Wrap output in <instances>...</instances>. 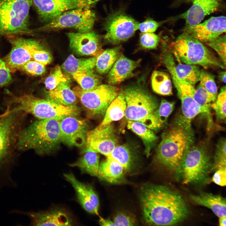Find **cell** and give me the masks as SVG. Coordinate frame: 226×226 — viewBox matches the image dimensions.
<instances>
[{
	"label": "cell",
	"mask_w": 226,
	"mask_h": 226,
	"mask_svg": "<svg viewBox=\"0 0 226 226\" xmlns=\"http://www.w3.org/2000/svg\"><path fill=\"white\" fill-rule=\"evenodd\" d=\"M140 199L143 221L149 225H176L187 218L190 213L182 196L165 186L143 187Z\"/></svg>",
	"instance_id": "obj_1"
},
{
	"label": "cell",
	"mask_w": 226,
	"mask_h": 226,
	"mask_svg": "<svg viewBox=\"0 0 226 226\" xmlns=\"http://www.w3.org/2000/svg\"><path fill=\"white\" fill-rule=\"evenodd\" d=\"M194 135L191 125L178 116L162 135L156 151V161L178 176L183 157L193 145Z\"/></svg>",
	"instance_id": "obj_2"
},
{
	"label": "cell",
	"mask_w": 226,
	"mask_h": 226,
	"mask_svg": "<svg viewBox=\"0 0 226 226\" xmlns=\"http://www.w3.org/2000/svg\"><path fill=\"white\" fill-rule=\"evenodd\" d=\"M60 119L40 120L18 133L16 146L20 151L33 149L40 155L55 151L62 143Z\"/></svg>",
	"instance_id": "obj_3"
},
{
	"label": "cell",
	"mask_w": 226,
	"mask_h": 226,
	"mask_svg": "<svg viewBox=\"0 0 226 226\" xmlns=\"http://www.w3.org/2000/svg\"><path fill=\"white\" fill-rule=\"evenodd\" d=\"M123 91L126 103L125 116L127 120L140 122L152 130L162 127L154 114L158 107L157 100L144 88L131 85Z\"/></svg>",
	"instance_id": "obj_4"
},
{
	"label": "cell",
	"mask_w": 226,
	"mask_h": 226,
	"mask_svg": "<svg viewBox=\"0 0 226 226\" xmlns=\"http://www.w3.org/2000/svg\"><path fill=\"white\" fill-rule=\"evenodd\" d=\"M172 46L175 56L184 63L199 65L206 69L225 67L202 42L186 33L179 36Z\"/></svg>",
	"instance_id": "obj_5"
},
{
	"label": "cell",
	"mask_w": 226,
	"mask_h": 226,
	"mask_svg": "<svg viewBox=\"0 0 226 226\" xmlns=\"http://www.w3.org/2000/svg\"><path fill=\"white\" fill-rule=\"evenodd\" d=\"M12 102L15 106L11 110L29 113L40 120L61 119L68 115L77 116L79 113L77 106L62 105L47 99H41L30 94L14 97Z\"/></svg>",
	"instance_id": "obj_6"
},
{
	"label": "cell",
	"mask_w": 226,
	"mask_h": 226,
	"mask_svg": "<svg viewBox=\"0 0 226 226\" xmlns=\"http://www.w3.org/2000/svg\"><path fill=\"white\" fill-rule=\"evenodd\" d=\"M31 0H0V36L30 34Z\"/></svg>",
	"instance_id": "obj_7"
},
{
	"label": "cell",
	"mask_w": 226,
	"mask_h": 226,
	"mask_svg": "<svg viewBox=\"0 0 226 226\" xmlns=\"http://www.w3.org/2000/svg\"><path fill=\"white\" fill-rule=\"evenodd\" d=\"M212 164L206 147L201 145H193L183 157L178 177L184 184L204 183L209 179Z\"/></svg>",
	"instance_id": "obj_8"
},
{
	"label": "cell",
	"mask_w": 226,
	"mask_h": 226,
	"mask_svg": "<svg viewBox=\"0 0 226 226\" xmlns=\"http://www.w3.org/2000/svg\"><path fill=\"white\" fill-rule=\"evenodd\" d=\"M19 112L8 110L0 116V184L10 182L12 147L17 137L16 115Z\"/></svg>",
	"instance_id": "obj_9"
},
{
	"label": "cell",
	"mask_w": 226,
	"mask_h": 226,
	"mask_svg": "<svg viewBox=\"0 0 226 226\" xmlns=\"http://www.w3.org/2000/svg\"><path fill=\"white\" fill-rule=\"evenodd\" d=\"M73 90L88 114L92 116L104 115L107 108L116 97L119 91L117 87L110 84L99 85L89 90H83L77 86Z\"/></svg>",
	"instance_id": "obj_10"
},
{
	"label": "cell",
	"mask_w": 226,
	"mask_h": 226,
	"mask_svg": "<svg viewBox=\"0 0 226 226\" xmlns=\"http://www.w3.org/2000/svg\"><path fill=\"white\" fill-rule=\"evenodd\" d=\"M95 18V13L90 9L76 8L63 13L38 30L73 28L79 32H87L93 28Z\"/></svg>",
	"instance_id": "obj_11"
},
{
	"label": "cell",
	"mask_w": 226,
	"mask_h": 226,
	"mask_svg": "<svg viewBox=\"0 0 226 226\" xmlns=\"http://www.w3.org/2000/svg\"><path fill=\"white\" fill-rule=\"evenodd\" d=\"M139 23L124 13L117 12L110 14L106 19L104 38L112 44H118L132 37L138 29Z\"/></svg>",
	"instance_id": "obj_12"
},
{
	"label": "cell",
	"mask_w": 226,
	"mask_h": 226,
	"mask_svg": "<svg viewBox=\"0 0 226 226\" xmlns=\"http://www.w3.org/2000/svg\"><path fill=\"white\" fill-rule=\"evenodd\" d=\"M39 18L49 22L63 13L78 8L90 9L86 0H31Z\"/></svg>",
	"instance_id": "obj_13"
},
{
	"label": "cell",
	"mask_w": 226,
	"mask_h": 226,
	"mask_svg": "<svg viewBox=\"0 0 226 226\" xmlns=\"http://www.w3.org/2000/svg\"><path fill=\"white\" fill-rule=\"evenodd\" d=\"M75 115H68L60 120L62 142L69 146L84 145L88 132L86 121Z\"/></svg>",
	"instance_id": "obj_14"
},
{
	"label": "cell",
	"mask_w": 226,
	"mask_h": 226,
	"mask_svg": "<svg viewBox=\"0 0 226 226\" xmlns=\"http://www.w3.org/2000/svg\"><path fill=\"white\" fill-rule=\"evenodd\" d=\"M9 40L12 49L4 61L9 69H20L24 64L31 60L32 53L35 50L41 48L40 42L33 39L15 37Z\"/></svg>",
	"instance_id": "obj_15"
},
{
	"label": "cell",
	"mask_w": 226,
	"mask_h": 226,
	"mask_svg": "<svg viewBox=\"0 0 226 226\" xmlns=\"http://www.w3.org/2000/svg\"><path fill=\"white\" fill-rule=\"evenodd\" d=\"M114 128L111 124L100 129L88 131L84 152L90 150L109 156L117 146V141Z\"/></svg>",
	"instance_id": "obj_16"
},
{
	"label": "cell",
	"mask_w": 226,
	"mask_h": 226,
	"mask_svg": "<svg viewBox=\"0 0 226 226\" xmlns=\"http://www.w3.org/2000/svg\"><path fill=\"white\" fill-rule=\"evenodd\" d=\"M226 32V17H212L202 23L186 26L184 33L202 42L207 43L216 39Z\"/></svg>",
	"instance_id": "obj_17"
},
{
	"label": "cell",
	"mask_w": 226,
	"mask_h": 226,
	"mask_svg": "<svg viewBox=\"0 0 226 226\" xmlns=\"http://www.w3.org/2000/svg\"><path fill=\"white\" fill-rule=\"evenodd\" d=\"M181 103L182 117L189 124L197 115L202 113V110L193 97L195 88L194 85L178 78L174 73L169 71Z\"/></svg>",
	"instance_id": "obj_18"
},
{
	"label": "cell",
	"mask_w": 226,
	"mask_h": 226,
	"mask_svg": "<svg viewBox=\"0 0 226 226\" xmlns=\"http://www.w3.org/2000/svg\"><path fill=\"white\" fill-rule=\"evenodd\" d=\"M16 213L28 216L33 226H71L73 220L70 214L60 208H55L37 212L16 211Z\"/></svg>",
	"instance_id": "obj_19"
},
{
	"label": "cell",
	"mask_w": 226,
	"mask_h": 226,
	"mask_svg": "<svg viewBox=\"0 0 226 226\" xmlns=\"http://www.w3.org/2000/svg\"><path fill=\"white\" fill-rule=\"evenodd\" d=\"M63 175L74 189L83 208L89 213L99 215V199L92 186L79 181L71 173L64 174Z\"/></svg>",
	"instance_id": "obj_20"
},
{
	"label": "cell",
	"mask_w": 226,
	"mask_h": 226,
	"mask_svg": "<svg viewBox=\"0 0 226 226\" xmlns=\"http://www.w3.org/2000/svg\"><path fill=\"white\" fill-rule=\"evenodd\" d=\"M70 47L76 54L95 56L99 51L100 43L99 35L92 31L67 34Z\"/></svg>",
	"instance_id": "obj_21"
},
{
	"label": "cell",
	"mask_w": 226,
	"mask_h": 226,
	"mask_svg": "<svg viewBox=\"0 0 226 226\" xmlns=\"http://www.w3.org/2000/svg\"><path fill=\"white\" fill-rule=\"evenodd\" d=\"M192 3L191 8L179 16L185 19L186 26L200 23L206 16L216 11L219 5L218 0H196Z\"/></svg>",
	"instance_id": "obj_22"
},
{
	"label": "cell",
	"mask_w": 226,
	"mask_h": 226,
	"mask_svg": "<svg viewBox=\"0 0 226 226\" xmlns=\"http://www.w3.org/2000/svg\"><path fill=\"white\" fill-rule=\"evenodd\" d=\"M163 61L169 71L173 72L179 79L193 85L199 81L201 70L197 66L180 62L176 65L170 53L164 55Z\"/></svg>",
	"instance_id": "obj_23"
},
{
	"label": "cell",
	"mask_w": 226,
	"mask_h": 226,
	"mask_svg": "<svg viewBox=\"0 0 226 226\" xmlns=\"http://www.w3.org/2000/svg\"><path fill=\"white\" fill-rule=\"evenodd\" d=\"M140 63V61L133 60L121 54L108 72L109 84H118L129 78Z\"/></svg>",
	"instance_id": "obj_24"
},
{
	"label": "cell",
	"mask_w": 226,
	"mask_h": 226,
	"mask_svg": "<svg viewBox=\"0 0 226 226\" xmlns=\"http://www.w3.org/2000/svg\"><path fill=\"white\" fill-rule=\"evenodd\" d=\"M189 198L194 203L210 209L219 218L226 216V199L220 195L202 192L191 194Z\"/></svg>",
	"instance_id": "obj_25"
},
{
	"label": "cell",
	"mask_w": 226,
	"mask_h": 226,
	"mask_svg": "<svg viewBox=\"0 0 226 226\" xmlns=\"http://www.w3.org/2000/svg\"><path fill=\"white\" fill-rule=\"evenodd\" d=\"M126 108V103L123 91L120 92L108 107L103 121L96 128H103L113 121L121 119L125 116Z\"/></svg>",
	"instance_id": "obj_26"
},
{
	"label": "cell",
	"mask_w": 226,
	"mask_h": 226,
	"mask_svg": "<svg viewBox=\"0 0 226 226\" xmlns=\"http://www.w3.org/2000/svg\"><path fill=\"white\" fill-rule=\"evenodd\" d=\"M124 171L121 164L113 159L106 158L100 164L98 177L110 183H117L123 180Z\"/></svg>",
	"instance_id": "obj_27"
},
{
	"label": "cell",
	"mask_w": 226,
	"mask_h": 226,
	"mask_svg": "<svg viewBox=\"0 0 226 226\" xmlns=\"http://www.w3.org/2000/svg\"><path fill=\"white\" fill-rule=\"evenodd\" d=\"M47 99L57 104L68 106H76L77 97L70 87L68 81L60 83L47 92Z\"/></svg>",
	"instance_id": "obj_28"
},
{
	"label": "cell",
	"mask_w": 226,
	"mask_h": 226,
	"mask_svg": "<svg viewBox=\"0 0 226 226\" xmlns=\"http://www.w3.org/2000/svg\"><path fill=\"white\" fill-rule=\"evenodd\" d=\"M84 154L70 166L78 168L82 173L98 177L99 167V156L98 153L87 150Z\"/></svg>",
	"instance_id": "obj_29"
},
{
	"label": "cell",
	"mask_w": 226,
	"mask_h": 226,
	"mask_svg": "<svg viewBox=\"0 0 226 226\" xmlns=\"http://www.w3.org/2000/svg\"><path fill=\"white\" fill-rule=\"evenodd\" d=\"M96 56L88 58H77L73 55L69 56L62 66L63 70L72 75L78 72L93 69L95 67Z\"/></svg>",
	"instance_id": "obj_30"
},
{
	"label": "cell",
	"mask_w": 226,
	"mask_h": 226,
	"mask_svg": "<svg viewBox=\"0 0 226 226\" xmlns=\"http://www.w3.org/2000/svg\"><path fill=\"white\" fill-rule=\"evenodd\" d=\"M120 46L108 49L101 53L96 58L95 67L100 74L108 73L113 65L121 55Z\"/></svg>",
	"instance_id": "obj_31"
},
{
	"label": "cell",
	"mask_w": 226,
	"mask_h": 226,
	"mask_svg": "<svg viewBox=\"0 0 226 226\" xmlns=\"http://www.w3.org/2000/svg\"><path fill=\"white\" fill-rule=\"evenodd\" d=\"M127 126L128 129L131 130L142 139L146 146V154L148 156L151 146L156 140L157 137L151 129L140 122L127 120Z\"/></svg>",
	"instance_id": "obj_32"
},
{
	"label": "cell",
	"mask_w": 226,
	"mask_h": 226,
	"mask_svg": "<svg viewBox=\"0 0 226 226\" xmlns=\"http://www.w3.org/2000/svg\"><path fill=\"white\" fill-rule=\"evenodd\" d=\"M193 97L201 109V114L206 116L209 124V123L211 124L212 121L210 116L211 104L216 100L217 96L208 92L199 84L195 89Z\"/></svg>",
	"instance_id": "obj_33"
},
{
	"label": "cell",
	"mask_w": 226,
	"mask_h": 226,
	"mask_svg": "<svg viewBox=\"0 0 226 226\" xmlns=\"http://www.w3.org/2000/svg\"><path fill=\"white\" fill-rule=\"evenodd\" d=\"M152 88L155 93L162 95L172 94V85L169 75L167 73L154 71L151 77Z\"/></svg>",
	"instance_id": "obj_34"
},
{
	"label": "cell",
	"mask_w": 226,
	"mask_h": 226,
	"mask_svg": "<svg viewBox=\"0 0 226 226\" xmlns=\"http://www.w3.org/2000/svg\"><path fill=\"white\" fill-rule=\"evenodd\" d=\"M71 75L83 90L92 89L100 85V80L93 69L76 72Z\"/></svg>",
	"instance_id": "obj_35"
},
{
	"label": "cell",
	"mask_w": 226,
	"mask_h": 226,
	"mask_svg": "<svg viewBox=\"0 0 226 226\" xmlns=\"http://www.w3.org/2000/svg\"><path fill=\"white\" fill-rule=\"evenodd\" d=\"M106 158L119 163L123 166L125 171H129L132 167V154L129 148L126 146H116Z\"/></svg>",
	"instance_id": "obj_36"
},
{
	"label": "cell",
	"mask_w": 226,
	"mask_h": 226,
	"mask_svg": "<svg viewBox=\"0 0 226 226\" xmlns=\"http://www.w3.org/2000/svg\"><path fill=\"white\" fill-rule=\"evenodd\" d=\"M68 80L67 78L62 73L60 67L57 65L51 70L45 79V84L46 88L49 91L55 88L61 83Z\"/></svg>",
	"instance_id": "obj_37"
},
{
	"label": "cell",
	"mask_w": 226,
	"mask_h": 226,
	"mask_svg": "<svg viewBox=\"0 0 226 226\" xmlns=\"http://www.w3.org/2000/svg\"><path fill=\"white\" fill-rule=\"evenodd\" d=\"M226 168V143L225 139H221L217 145L212 164V171H215L220 169Z\"/></svg>",
	"instance_id": "obj_38"
},
{
	"label": "cell",
	"mask_w": 226,
	"mask_h": 226,
	"mask_svg": "<svg viewBox=\"0 0 226 226\" xmlns=\"http://www.w3.org/2000/svg\"><path fill=\"white\" fill-rule=\"evenodd\" d=\"M226 87L221 88L216 100L211 104V107L215 111L218 121H225L226 118Z\"/></svg>",
	"instance_id": "obj_39"
},
{
	"label": "cell",
	"mask_w": 226,
	"mask_h": 226,
	"mask_svg": "<svg viewBox=\"0 0 226 226\" xmlns=\"http://www.w3.org/2000/svg\"><path fill=\"white\" fill-rule=\"evenodd\" d=\"M174 106L173 102L162 100L159 106L155 110L154 115L162 127L166 123Z\"/></svg>",
	"instance_id": "obj_40"
},
{
	"label": "cell",
	"mask_w": 226,
	"mask_h": 226,
	"mask_svg": "<svg viewBox=\"0 0 226 226\" xmlns=\"http://www.w3.org/2000/svg\"><path fill=\"white\" fill-rule=\"evenodd\" d=\"M217 53L219 59L226 65V35H220L214 40L206 43Z\"/></svg>",
	"instance_id": "obj_41"
},
{
	"label": "cell",
	"mask_w": 226,
	"mask_h": 226,
	"mask_svg": "<svg viewBox=\"0 0 226 226\" xmlns=\"http://www.w3.org/2000/svg\"><path fill=\"white\" fill-rule=\"evenodd\" d=\"M200 84L209 93L217 96V88L214 76L204 70H201Z\"/></svg>",
	"instance_id": "obj_42"
},
{
	"label": "cell",
	"mask_w": 226,
	"mask_h": 226,
	"mask_svg": "<svg viewBox=\"0 0 226 226\" xmlns=\"http://www.w3.org/2000/svg\"><path fill=\"white\" fill-rule=\"evenodd\" d=\"M159 41V36L153 33L142 32L140 34V44L144 49H151L155 48Z\"/></svg>",
	"instance_id": "obj_43"
},
{
	"label": "cell",
	"mask_w": 226,
	"mask_h": 226,
	"mask_svg": "<svg viewBox=\"0 0 226 226\" xmlns=\"http://www.w3.org/2000/svg\"><path fill=\"white\" fill-rule=\"evenodd\" d=\"M45 66L36 61L30 60L24 64L20 69L32 75H40L45 73Z\"/></svg>",
	"instance_id": "obj_44"
},
{
	"label": "cell",
	"mask_w": 226,
	"mask_h": 226,
	"mask_svg": "<svg viewBox=\"0 0 226 226\" xmlns=\"http://www.w3.org/2000/svg\"><path fill=\"white\" fill-rule=\"evenodd\" d=\"M32 58L35 61L44 65L50 63L52 60L50 53L41 48L35 50L32 53Z\"/></svg>",
	"instance_id": "obj_45"
},
{
	"label": "cell",
	"mask_w": 226,
	"mask_h": 226,
	"mask_svg": "<svg viewBox=\"0 0 226 226\" xmlns=\"http://www.w3.org/2000/svg\"><path fill=\"white\" fill-rule=\"evenodd\" d=\"M113 222L115 226H133L136 223V219L132 216L122 213L117 214Z\"/></svg>",
	"instance_id": "obj_46"
},
{
	"label": "cell",
	"mask_w": 226,
	"mask_h": 226,
	"mask_svg": "<svg viewBox=\"0 0 226 226\" xmlns=\"http://www.w3.org/2000/svg\"><path fill=\"white\" fill-rule=\"evenodd\" d=\"M11 80L9 69L7 67L4 61L0 58V86L9 83Z\"/></svg>",
	"instance_id": "obj_47"
},
{
	"label": "cell",
	"mask_w": 226,
	"mask_h": 226,
	"mask_svg": "<svg viewBox=\"0 0 226 226\" xmlns=\"http://www.w3.org/2000/svg\"><path fill=\"white\" fill-rule=\"evenodd\" d=\"M159 25V23L148 18L143 22L139 23L138 29L142 32L153 33Z\"/></svg>",
	"instance_id": "obj_48"
},
{
	"label": "cell",
	"mask_w": 226,
	"mask_h": 226,
	"mask_svg": "<svg viewBox=\"0 0 226 226\" xmlns=\"http://www.w3.org/2000/svg\"><path fill=\"white\" fill-rule=\"evenodd\" d=\"M226 169H220L216 170L212 178V181L219 186H225L226 184Z\"/></svg>",
	"instance_id": "obj_49"
},
{
	"label": "cell",
	"mask_w": 226,
	"mask_h": 226,
	"mask_svg": "<svg viewBox=\"0 0 226 226\" xmlns=\"http://www.w3.org/2000/svg\"><path fill=\"white\" fill-rule=\"evenodd\" d=\"M99 222L101 226H115L113 221L108 219H104L101 217H100Z\"/></svg>",
	"instance_id": "obj_50"
},
{
	"label": "cell",
	"mask_w": 226,
	"mask_h": 226,
	"mask_svg": "<svg viewBox=\"0 0 226 226\" xmlns=\"http://www.w3.org/2000/svg\"><path fill=\"white\" fill-rule=\"evenodd\" d=\"M218 78L222 82L226 83V72L222 71L220 72L218 75Z\"/></svg>",
	"instance_id": "obj_51"
},
{
	"label": "cell",
	"mask_w": 226,
	"mask_h": 226,
	"mask_svg": "<svg viewBox=\"0 0 226 226\" xmlns=\"http://www.w3.org/2000/svg\"><path fill=\"white\" fill-rule=\"evenodd\" d=\"M226 216L219 218V225L225 226L226 225Z\"/></svg>",
	"instance_id": "obj_52"
},
{
	"label": "cell",
	"mask_w": 226,
	"mask_h": 226,
	"mask_svg": "<svg viewBox=\"0 0 226 226\" xmlns=\"http://www.w3.org/2000/svg\"><path fill=\"white\" fill-rule=\"evenodd\" d=\"M90 8L94 5L100 0H86Z\"/></svg>",
	"instance_id": "obj_53"
},
{
	"label": "cell",
	"mask_w": 226,
	"mask_h": 226,
	"mask_svg": "<svg viewBox=\"0 0 226 226\" xmlns=\"http://www.w3.org/2000/svg\"><path fill=\"white\" fill-rule=\"evenodd\" d=\"M182 1L186 2H193L196 0H181Z\"/></svg>",
	"instance_id": "obj_54"
}]
</instances>
